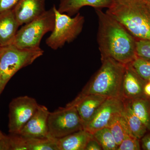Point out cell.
<instances>
[{"label": "cell", "instance_id": "6da1fadb", "mask_svg": "<svg viewBox=\"0 0 150 150\" xmlns=\"http://www.w3.org/2000/svg\"><path fill=\"white\" fill-rule=\"evenodd\" d=\"M98 19L97 40L101 59L110 58L127 65L137 57V40L115 19L95 9Z\"/></svg>", "mask_w": 150, "mask_h": 150}, {"label": "cell", "instance_id": "7a4b0ae2", "mask_svg": "<svg viewBox=\"0 0 150 150\" xmlns=\"http://www.w3.org/2000/svg\"><path fill=\"white\" fill-rule=\"evenodd\" d=\"M105 13L137 40H150V12L145 0H112Z\"/></svg>", "mask_w": 150, "mask_h": 150}, {"label": "cell", "instance_id": "3957f363", "mask_svg": "<svg viewBox=\"0 0 150 150\" xmlns=\"http://www.w3.org/2000/svg\"><path fill=\"white\" fill-rule=\"evenodd\" d=\"M101 60V67L77 97L98 95L107 98H120L121 84L126 65L110 58Z\"/></svg>", "mask_w": 150, "mask_h": 150}, {"label": "cell", "instance_id": "277c9868", "mask_svg": "<svg viewBox=\"0 0 150 150\" xmlns=\"http://www.w3.org/2000/svg\"><path fill=\"white\" fill-rule=\"evenodd\" d=\"M40 48H19L13 45L1 47L0 50V94L11 78L19 70L31 64L43 56Z\"/></svg>", "mask_w": 150, "mask_h": 150}, {"label": "cell", "instance_id": "5b68a950", "mask_svg": "<svg viewBox=\"0 0 150 150\" xmlns=\"http://www.w3.org/2000/svg\"><path fill=\"white\" fill-rule=\"evenodd\" d=\"M55 20L53 7L40 16L23 25L18 30L12 45L21 48H40V42L44 35L54 29Z\"/></svg>", "mask_w": 150, "mask_h": 150}, {"label": "cell", "instance_id": "8992f818", "mask_svg": "<svg viewBox=\"0 0 150 150\" xmlns=\"http://www.w3.org/2000/svg\"><path fill=\"white\" fill-rule=\"evenodd\" d=\"M55 12V24L50 36L46 39V45L51 49L57 50L66 43L75 40L80 34L83 28L85 18L78 13L74 17L58 10L53 6Z\"/></svg>", "mask_w": 150, "mask_h": 150}, {"label": "cell", "instance_id": "52a82bcc", "mask_svg": "<svg viewBox=\"0 0 150 150\" xmlns=\"http://www.w3.org/2000/svg\"><path fill=\"white\" fill-rule=\"evenodd\" d=\"M48 125L49 136L56 139L84 129L83 123L76 108L67 105L49 112Z\"/></svg>", "mask_w": 150, "mask_h": 150}, {"label": "cell", "instance_id": "ba28073f", "mask_svg": "<svg viewBox=\"0 0 150 150\" xmlns=\"http://www.w3.org/2000/svg\"><path fill=\"white\" fill-rule=\"evenodd\" d=\"M38 104L34 98L26 96L14 98L9 105V132L19 134L37 110Z\"/></svg>", "mask_w": 150, "mask_h": 150}, {"label": "cell", "instance_id": "9c48e42d", "mask_svg": "<svg viewBox=\"0 0 150 150\" xmlns=\"http://www.w3.org/2000/svg\"><path fill=\"white\" fill-rule=\"evenodd\" d=\"M124 100L121 98H108L84 127L91 134L107 127L112 119L122 112Z\"/></svg>", "mask_w": 150, "mask_h": 150}, {"label": "cell", "instance_id": "30bf717a", "mask_svg": "<svg viewBox=\"0 0 150 150\" xmlns=\"http://www.w3.org/2000/svg\"><path fill=\"white\" fill-rule=\"evenodd\" d=\"M49 112L46 106L38 105L35 113L18 134L26 138L50 137L48 125Z\"/></svg>", "mask_w": 150, "mask_h": 150}, {"label": "cell", "instance_id": "8fae6325", "mask_svg": "<svg viewBox=\"0 0 150 150\" xmlns=\"http://www.w3.org/2000/svg\"><path fill=\"white\" fill-rule=\"evenodd\" d=\"M148 82L139 76L130 64H128L122 80L120 98L130 100L144 95V87Z\"/></svg>", "mask_w": 150, "mask_h": 150}, {"label": "cell", "instance_id": "7c38bea8", "mask_svg": "<svg viewBox=\"0 0 150 150\" xmlns=\"http://www.w3.org/2000/svg\"><path fill=\"white\" fill-rule=\"evenodd\" d=\"M46 0H19L13 11L20 25L28 23L43 14Z\"/></svg>", "mask_w": 150, "mask_h": 150}, {"label": "cell", "instance_id": "4fadbf2b", "mask_svg": "<svg viewBox=\"0 0 150 150\" xmlns=\"http://www.w3.org/2000/svg\"><path fill=\"white\" fill-rule=\"evenodd\" d=\"M107 98L98 95H88L80 98L76 97L67 105L76 108L84 127Z\"/></svg>", "mask_w": 150, "mask_h": 150}, {"label": "cell", "instance_id": "5bb4252c", "mask_svg": "<svg viewBox=\"0 0 150 150\" xmlns=\"http://www.w3.org/2000/svg\"><path fill=\"white\" fill-rule=\"evenodd\" d=\"M112 0H60L57 9L60 13L70 16L76 14L82 8L86 6L95 9L108 8Z\"/></svg>", "mask_w": 150, "mask_h": 150}, {"label": "cell", "instance_id": "9a60e30c", "mask_svg": "<svg viewBox=\"0 0 150 150\" xmlns=\"http://www.w3.org/2000/svg\"><path fill=\"white\" fill-rule=\"evenodd\" d=\"M19 25L11 10L0 14V46L11 45L18 30Z\"/></svg>", "mask_w": 150, "mask_h": 150}, {"label": "cell", "instance_id": "2e32d148", "mask_svg": "<svg viewBox=\"0 0 150 150\" xmlns=\"http://www.w3.org/2000/svg\"><path fill=\"white\" fill-rule=\"evenodd\" d=\"M92 134L85 129L76 131L60 139H56L59 150H85Z\"/></svg>", "mask_w": 150, "mask_h": 150}, {"label": "cell", "instance_id": "e0dca14e", "mask_svg": "<svg viewBox=\"0 0 150 150\" xmlns=\"http://www.w3.org/2000/svg\"><path fill=\"white\" fill-rule=\"evenodd\" d=\"M123 100L124 106L121 115L126 121L131 135L140 140L149 131L144 124L131 109L127 100Z\"/></svg>", "mask_w": 150, "mask_h": 150}, {"label": "cell", "instance_id": "ac0fdd59", "mask_svg": "<svg viewBox=\"0 0 150 150\" xmlns=\"http://www.w3.org/2000/svg\"><path fill=\"white\" fill-rule=\"evenodd\" d=\"M126 100L136 115L150 131V97L146 95L134 99Z\"/></svg>", "mask_w": 150, "mask_h": 150}, {"label": "cell", "instance_id": "d6986e66", "mask_svg": "<svg viewBox=\"0 0 150 150\" xmlns=\"http://www.w3.org/2000/svg\"><path fill=\"white\" fill-rule=\"evenodd\" d=\"M121 113L115 116L107 127L110 129L118 146L126 137L133 136Z\"/></svg>", "mask_w": 150, "mask_h": 150}, {"label": "cell", "instance_id": "ffe728a7", "mask_svg": "<svg viewBox=\"0 0 150 150\" xmlns=\"http://www.w3.org/2000/svg\"><path fill=\"white\" fill-rule=\"evenodd\" d=\"M94 138L99 143L103 150H117L118 146L115 142L110 129L105 127L93 134Z\"/></svg>", "mask_w": 150, "mask_h": 150}, {"label": "cell", "instance_id": "44dd1931", "mask_svg": "<svg viewBox=\"0 0 150 150\" xmlns=\"http://www.w3.org/2000/svg\"><path fill=\"white\" fill-rule=\"evenodd\" d=\"M26 139L28 150H59L56 139L52 137Z\"/></svg>", "mask_w": 150, "mask_h": 150}, {"label": "cell", "instance_id": "7402d4cb", "mask_svg": "<svg viewBox=\"0 0 150 150\" xmlns=\"http://www.w3.org/2000/svg\"><path fill=\"white\" fill-rule=\"evenodd\" d=\"M130 64L139 76L149 81L150 78V59L137 57Z\"/></svg>", "mask_w": 150, "mask_h": 150}, {"label": "cell", "instance_id": "603a6c76", "mask_svg": "<svg viewBox=\"0 0 150 150\" xmlns=\"http://www.w3.org/2000/svg\"><path fill=\"white\" fill-rule=\"evenodd\" d=\"M8 136L11 150H28L26 138L17 134H11Z\"/></svg>", "mask_w": 150, "mask_h": 150}, {"label": "cell", "instance_id": "cb8c5ba5", "mask_svg": "<svg viewBox=\"0 0 150 150\" xmlns=\"http://www.w3.org/2000/svg\"><path fill=\"white\" fill-rule=\"evenodd\" d=\"M141 148L140 140L133 136L126 137L118 146L117 150H140Z\"/></svg>", "mask_w": 150, "mask_h": 150}, {"label": "cell", "instance_id": "d4e9b609", "mask_svg": "<svg viewBox=\"0 0 150 150\" xmlns=\"http://www.w3.org/2000/svg\"><path fill=\"white\" fill-rule=\"evenodd\" d=\"M137 57L150 59V40H137Z\"/></svg>", "mask_w": 150, "mask_h": 150}, {"label": "cell", "instance_id": "484cf974", "mask_svg": "<svg viewBox=\"0 0 150 150\" xmlns=\"http://www.w3.org/2000/svg\"><path fill=\"white\" fill-rule=\"evenodd\" d=\"M19 0H0V14L11 10Z\"/></svg>", "mask_w": 150, "mask_h": 150}, {"label": "cell", "instance_id": "4316f807", "mask_svg": "<svg viewBox=\"0 0 150 150\" xmlns=\"http://www.w3.org/2000/svg\"><path fill=\"white\" fill-rule=\"evenodd\" d=\"M102 148L98 142L94 138H92L87 144L85 150H102Z\"/></svg>", "mask_w": 150, "mask_h": 150}, {"label": "cell", "instance_id": "83f0119b", "mask_svg": "<svg viewBox=\"0 0 150 150\" xmlns=\"http://www.w3.org/2000/svg\"><path fill=\"white\" fill-rule=\"evenodd\" d=\"M141 148L144 150H150V131H148L140 139Z\"/></svg>", "mask_w": 150, "mask_h": 150}, {"label": "cell", "instance_id": "f1b7e54d", "mask_svg": "<svg viewBox=\"0 0 150 150\" xmlns=\"http://www.w3.org/2000/svg\"><path fill=\"white\" fill-rule=\"evenodd\" d=\"M0 150H11L8 136H5L0 139Z\"/></svg>", "mask_w": 150, "mask_h": 150}, {"label": "cell", "instance_id": "f546056e", "mask_svg": "<svg viewBox=\"0 0 150 150\" xmlns=\"http://www.w3.org/2000/svg\"><path fill=\"white\" fill-rule=\"evenodd\" d=\"M144 93L147 96L150 97V83L148 81L144 87Z\"/></svg>", "mask_w": 150, "mask_h": 150}, {"label": "cell", "instance_id": "4dcf8cb0", "mask_svg": "<svg viewBox=\"0 0 150 150\" xmlns=\"http://www.w3.org/2000/svg\"><path fill=\"white\" fill-rule=\"evenodd\" d=\"M146 4L147 7L148 9H149L150 12V3L146 2Z\"/></svg>", "mask_w": 150, "mask_h": 150}, {"label": "cell", "instance_id": "1f68e13d", "mask_svg": "<svg viewBox=\"0 0 150 150\" xmlns=\"http://www.w3.org/2000/svg\"><path fill=\"white\" fill-rule=\"evenodd\" d=\"M5 136V135H4V134L2 133L1 131H0V139H1V138H3V137H4Z\"/></svg>", "mask_w": 150, "mask_h": 150}, {"label": "cell", "instance_id": "d6a6232c", "mask_svg": "<svg viewBox=\"0 0 150 150\" xmlns=\"http://www.w3.org/2000/svg\"><path fill=\"white\" fill-rule=\"evenodd\" d=\"M146 2H150V0H145Z\"/></svg>", "mask_w": 150, "mask_h": 150}, {"label": "cell", "instance_id": "836d02e7", "mask_svg": "<svg viewBox=\"0 0 150 150\" xmlns=\"http://www.w3.org/2000/svg\"><path fill=\"white\" fill-rule=\"evenodd\" d=\"M149 82L150 83V78L149 79Z\"/></svg>", "mask_w": 150, "mask_h": 150}, {"label": "cell", "instance_id": "e575fe53", "mask_svg": "<svg viewBox=\"0 0 150 150\" xmlns=\"http://www.w3.org/2000/svg\"><path fill=\"white\" fill-rule=\"evenodd\" d=\"M1 46H0V50H1Z\"/></svg>", "mask_w": 150, "mask_h": 150}]
</instances>
